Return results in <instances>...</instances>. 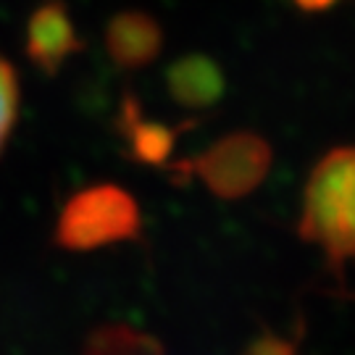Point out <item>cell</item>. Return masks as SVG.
Segmentation results:
<instances>
[{
  "label": "cell",
  "instance_id": "cell-4",
  "mask_svg": "<svg viewBox=\"0 0 355 355\" xmlns=\"http://www.w3.org/2000/svg\"><path fill=\"white\" fill-rule=\"evenodd\" d=\"M82 355H166V350L145 331L132 329L127 324H111L89 337ZM245 355H297V347L287 337L263 334L245 350Z\"/></svg>",
  "mask_w": 355,
  "mask_h": 355
},
{
  "label": "cell",
  "instance_id": "cell-3",
  "mask_svg": "<svg viewBox=\"0 0 355 355\" xmlns=\"http://www.w3.org/2000/svg\"><path fill=\"white\" fill-rule=\"evenodd\" d=\"M268 168H271L268 142L253 132H237L211 145L198 158L184 161L177 171L203 179L205 187L218 198L237 200L250 195L266 179Z\"/></svg>",
  "mask_w": 355,
  "mask_h": 355
},
{
  "label": "cell",
  "instance_id": "cell-2",
  "mask_svg": "<svg viewBox=\"0 0 355 355\" xmlns=\"http://www.w3.org/2000/svg\"><path fill=\"white\" fill-rule=\"evenodd\" d=\"M140 232L135 198L114 184L74 195L55 227V242L66 250H95L111 242L132 240Z\"/></svg>",
  "mask_w": 355,
  "mask_h": 355
},
{
  "label": "cell",
  "instance_id": "cell-8",
  "mask_svg": "<svg viewBox=\"0 0 355 355\" xmlns=\"http://www.w3.org/2000/svg\"><path fill=\"white\" fill-rule=\"evenodd\" d=\"M127 116L132 119L129 124V140H132V148H135V155L148 161V164H161L171 145L177 140V135L171 129L161 127V124H148L142 121L140 114L135 108H127Z\"/></svg>",
  "mask_w": 355,
  "mask_h": 355
},
{
  "label": "cell",
  "instance_id": "cell-10",
  "mask_svg": "<svg viewBox=\"0 0 355 355\" xmlns=\"http://www.w3.org/2000/svg\"><path fill=\"white\" fill-rule=\"evenodd\" d=\"M337 0H295V6L297 8H303V11L308 13H318V11H327V8H331Z\"/></svg>",
  "mask_w": 355,
  "mask_h": 355
},
{
  "label": "cell",
  "instance_id": "cell-1",
  "mask_svg": "<svg viewBox=\"0 0 355 355\" xmlns=\"http://www.w3.org/2000/svg\"><path fill=\"white\" fill-rule=\"evenodd\" d=\"M300 237L337 271L355 261V145L334 148L313 166L303 190Z\"/></svg>",
  "mask_w": 355,
  "mask_h": 355
},
{
  "label": "cell",
  "instance_id": "cell-9",
  "mask_svg": "<svg viewBox=\"0 0 355 355\" xmlns=\"http://www.w3.org/2000/svg\"><path fill=\"white\" fill-rule=\"evenodd\" d=\"M16 114H19V79L13 66L6 58H0V150L16 124Z\"/></svg>",
  "mask_w": 355,
  "mask_h": 355
},
{
  "label": "cell",
  "instance_id": "cell-6",
  "mask_svg": "<svg viewBox=\"0 0 355 355\" xmlns=\"http://www.w3.org/2000/svg\"><path fill=\"white\" fill-rule=\"evenodd\" d=\"M105 42H108V53L114 55L116 64L137 69V66L150 64L161 53L164 35H161V26L155 19L132 11L116 16L108 24Z\"/></svg>",
  "mask_w": 355,
  "mask_h": 355
},
{
  "label": "cell",
  "instance_id": "cell-7",
  "mask_svg": "<svg viewBox=\"0 0 355 355\" xmlns=\"http://www.w3.org/2000/svg\"><path fill=\"white\" fill-rule=\"evenodd\" d=\"M168 92L187 108H208L224 92L221 69L203 55H187L168 69Z\"/></svg>",
  "mask_w": 355,
  "mask_h": 355
},
{
  "label": "cell",
  "instance_id": "cell-5",
  "mask_svg": "<svg viewBox=\"0 0 355 355\" xmlns=\"http://www.w3.org/2000/svg\"><path fill=\"white\" fill-rule=\"evenodd\" d=\"M82 48L74 24L61 3H45L29 19L26 29V53L42 71H55L66 58Z\"/></svg>",
  "mask_w": 355,
  "mask_h": 355
}]
</instances>
